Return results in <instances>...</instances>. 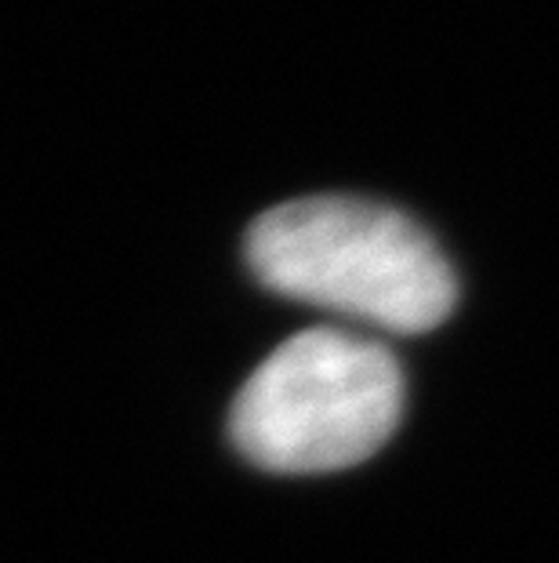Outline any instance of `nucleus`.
I'll list each match as a JSON object with an SVG mask.
<instances>
[{"instance_id":"1","label":"nucleus","mask_w":559,"mask_h":563,"mask_svg":"<svg viewBox=\"0 0 559 563\" xmlns=\"http://www.w3.org/2000/svg\"><path fill=\"white\" fill-rule=\"evenodd\" d=\"M247 262L277 295L396 334L439 328L458 302L455 269L433 236L403 211L374 200L280 203L247 233Z\"/></svg>"},{"instance_id":"2","label":"nucleus","mask_w":559,"mask_h":563,"mask_svg":"<svg viewBox=\"0 0 559 563\" xmlns=\"http://www.w3.org/2000/svg\"><path fill=\"white\" fill-rule=\"evenodd\" d=\"M403 371L382 342L313 328L269 353L233 404V443L269 473H335L382 448Z\"/></svg>"}]
</instances>
